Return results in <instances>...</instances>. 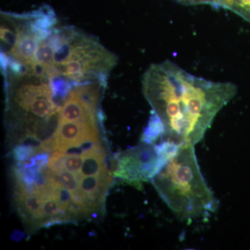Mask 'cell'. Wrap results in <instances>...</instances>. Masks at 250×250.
Instances as JSON below:
<instances>
[{"label": "cell", "instance_id": "cell-4", "mask_svg": "<svg viewBox=\"0 0 250 250\" xmlns=\"http://www.w3.org/2000/svg\"><path fill=\"white\" fill-rule=\"evenodd\" d=\"M53 59L47 71L72 82L107 80L118 59L98 41L71 27H56L49 33Z\"/></svg>", "mask_w": 250, "mask_h": 250}, {"label": "cell", "instance_id": "cell-1", "mask_svg": "<svg viewBox=\"0 0 250 250\" xmlns=\"http://www.w3.org/2000/svg\"><path fill=\"white\" fill-rule=\"evenodd\" d=\"M143 93L152 108L149 121L161 143L195 146L203 139L219 111L237 93L230 82L196 77L166 61L152 64L143 77Z\"/></svg>", "mask_w": 250, "mask_h": 250}, {"label": "cell", "instance_id": "cell-3", "mask_svg": "<svg viewBox=\"0 0 250 250\" xmlns=\"http://www.w3.org/2000/svg\"><path fill=\"white\" fill-rule=\"evenodd\" d=\"M152 181L161 198L180 220L192 221L218 209V200L202 175L191 145L176 146Z\"/></svg>", "mask_w": 250, "mask_h": 250}, {"label": "cell", "instance_id": "cell-5", "mask_svg": "<svg viewBox=\"0 0 250 250\" xmlns=\"http://www.w3.org/2000/svg\"><path fill=\"white\" fill-rule=\"evenodd\" d=\"M174 147L167 143L154 145L144 142L119 157L113 175L130 185L141 187L143 182L152 180Z\"/></svg>", "mask_w": 250, "mask_h": 250}, {"label": "cell", "instance_id": "cell-2", "mask_svg": "<svg viewBox=\"0 0 250 250\" xmlns=\"http://www.w3.org/2000/svg\"><path fill=\"white\" fill-rule=\"evenodd\" d=\"M6 88V125L9 141L39 150L58 128L65 99L57 96L49 75L3 72Z\"/></svg>", "mask_w": 250, "mask_h": 250}]
</instances>
